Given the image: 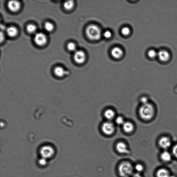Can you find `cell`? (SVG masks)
Here are the masks:
<instances>
[{
  "mask_svg": "<svg viewBox=\"0 0 177 177\" xmlns=\"http://www.w3.org/2000/svg\"><path fill=\"white\" fill-rule=\"evenodd\" d=\"M5 35L3 32H1V41L2 42L4 41L5 39Z\"/></svg>",
  "mask_w": 177,
  "mask_h": 177,
  "instance_id": "obj_32",
  "label": "cell"
},
{
  "mask_svg": "<svg viewBox=\"0 0 177 177\" xmlns=\"http://www.w3.org/2000/svg\"><path fill=\"white\" fill-rule=\"evenodd\" d=\"M114 112L112 109H108L105 111L104 115L105 118L108 120H111L115 117Z\"/></svg>",
  "mask_w": 177,
  "mask_h": 177,
  "instance_id": "obj_18",
  "label": "cell"
},
{
  "mask_svg": "<svg viewBox=\"0 0 177 177\" xmlns=\"http://www.w3.org/2000/svg\"><path fill=\"white\" fill-rule=\"evenodd\" d=\"M1 28L2 30H5L6 31V30H7V27H6V26L4 25L1 24Z\"/></svg>",
  "mask_w": 177,
  "mask_h": 177,
  "instance_id": "obj_33",
  "label": "cell"
},
{
  "mask_svg": "<svg viewBox=\"0 0 177 177\" xmlns=\"http://www.w3.org/2000/svg\"><path fill=\"white\" fill-rule=\"evenodd\" d=\"M6 32L9 36L14 37L17 35L18 30L16 27L14 26H10L7 28Z\"/></svg>",
  "mask_w": 177,
  "mask_h": 177,
  "instance_id": "obj_14",
  "label": "cell"
},
{
  "mask_svg": "<svg viewBox=\"0 0 177 177\" xmlns=\"http://www.w3.org/2000/svg\"><path fill=\"white\" fill-rule=\"evenodd\" d=\"M172 153L174 156L177 158V144L173 147L172 149Z\"/></svg>",
  "mask_w": 177,
  "mask_h": 177,
  "instance_id": "obj_30",
  "label": "cell"
},
{
  "mask_svg": "<svg viewBox=\"0 0 177 177\" xmlns=\"http://www.w3.org/2000/svg\"><path fill=\"white\" fill-rule=\"evenodd\" d=\"M121 32H122V33L123 35L127 36L129 35L130 30L129 27H125L122 29Z\"/></svg>",
  "mask_w": 177,
  "mask_h": 177,
  "instance_id": "obj_25",
  "label": "cell"
},
{
  "mask_svg": "<svg viewBox=\"0 0 177 177\" xmlns=\"http://www.w3.org/2000/svg\"><path fill=\"white\" fill-rule=\"evenodd\" d=\"M86 33L87 38L93 41H97L100 40L102 35L100 28L95 24L90 25L87 27Z\"/></svg>",
  "mask_w": 177,
  "mask_h": 177,
  "instance_id": "obj_3",
  "label": "cell"
},
{
  "mask_svg": "<svg viewBox=\"0 0 177 177\" xmlns=\"http://www.w3.org/2000/svg\"><path fill=\"white\" fill-rule=\"evenodd\" d=\"M132 177H143L141 173L136 172L133 173Z\"/></svg>",
  "mask_w": 177,
  "mask_h": 177,
  "instance_id": "obj_31",
  "label": "cell"
},
{
  "mask_svg": "<svg viewBox=\"0 0 177 177\" xmlns=\"http://www.w3.org/2000/svg\"><path fill=\"white\" fill-rule=\"evenodd\" d=\"M134 166L128 161L121 162L118 167V172L122 177H130L134 173Z\"/></svg>",
  "mask_w": 177,
  "mask_h": 177,
  "instance_id": "obj_1",
  "label": "cell"
},
{
  "mask_svg": "<svg viewBox=\"0 0 177 177\" xmlns=\"http://www.w3.org/2000/svg\"><path fill=\"white\" fill-rule=\"evenodd\" d=\"M101 129L102 132L105 134L110 135L113 134L114 132L115 127L112 123L108 121V122H105L102 124Z\"/></svg>",
  "mask_w": 177,
  "mask_h": 177,
  "instance_id": "obj_6",
  "label": "cell"
},
{
  "mask_svg": "<svg viewBox=\"0 0 177 177\" xmlns=\"http://www.w3.org/2000/svg\"><path fill=\"white\" fill-rule=\"evenodd\" d=\"M148 57L151 59L157 58L158 51L153 49H151L147 52Z\"/></svg>",
  "mask_w": 177,
  "mask_h": 177,
  "instance_id": "obj_19",
  "label": "cell"
},
{
  "mask_svg": "<svg viewBox=\"0 0 177 177\" xmlns=\"http://www.w3.org/2000/svg\"><path fill=\"white\" fill-rule=\"evenodd\" d=\"M170 177H175L174 176H170Z\"/></svg>",
  "mask_w": 177,
  "mask_h": 177,
  "instance_id": "obj_34",
  "label": "cell"
},
{
  "mask_svg": "<svg viewBox=\"0 0 177 177\" xmlns=\"http://www.w3.org/2000/svg\"><path fill=\"white\" fill-rule=\"evenodd\" d=\"M54 73L56 76L58 77H63L69 73V71L65 70L63 68L60 67H57L55 68Z\"/></svg>",
  "mask_w": 177,
  "mask_h": 177,
  "instance_id": "obj_13",
  "label": "cell"
},
{
  "mask_svg": "<svg viewBox=\"0 0 177 177\" xmlns=\"http://www.w3.org/2000/svg\"><path fill=\"white\" fill-rule=\"evenodd\" d=\"M141 101L142 105H144L148 103V99L145 97H142L141 99Z\"/></svg>",
  "mask_w": 177,
  "mask_h": 177,
  "instance_id": "obj_29",
  "label": "cell"
},
{
  "mask_svg": "<svg viewBox=\"0 0 177 177\" xmlns=\"http://www.w3.org/2000/svg\"><path fill=\"white\" fill-rule=\"evenodd\" d=\"M157 58L161 63H167L171 58L170 52L166 49H161L158 51Z\"/></svg>",
  "mask_w": 177,
  "mask_h": 177,
  "instance_id": "obj_5",
  "label": "cell"
},
{
  "mask_svg": "<svg viewBox=\"0 0 177 177\" xmlns=\"http://www.w3.org/2000/svg\"><path fill=\"white\" fill-rule=\"evenodd\" d=\"M74 60L77 63L82 64L85 63L86 55L85 53L82 50H77L75 52L73 56Z\"/></svg>",
  "mask_w": 177,
  "mask_h": 177,
  "instance_id": "obj_8",
  "label": "cell"
},
{
  "mask_svg": "<svg viewBox=\"0 0 177 177\" xmlns=\"http://www.w3.org/2000/svg\"><path fill=\"white\" fill-rule=\"evenodd\" d=\"M112 56L115 58L119 59L122 57L123 55V51L120 48L116 47L114 48L111 51Z\"/></svg>",
  "mask_w": 177,
  "mask_h": 177,
  "instance_id": "obj_12",
  "label": "cell"
},
{
  "mask_svg": "<svg viewBox=\"0 0 177 177\" xmlns=\"http://www.w3.org/2000/svg\"><path fill=\"white\" fill-rule=\"evenodd\" d=\"M116 148L118 153L121 154H127L129 151L127 145L123 142H118L116 145Z\"/></svg>",
  "mask_w": 177,
  "mask_h": 177,
  "instance_id": "obj_9",
  "label": "cell"
},
{
  "mask_svg": "<svg viewBox=\"0 0 177 177\" xmlns=\"http://www.w3.org/2000/svg\"><path fill=\"white\" fill-rule=\"evenodd\" d=\"M38 163L40 165L45 166L47 164V159L42 157L39 160Z\"/></svg>",
  "mask_w": 177,
  "mask_h": 177,
  "instance_id": "obj_27",
  "label": "cell"
},
{
  "mask_svg": "<svg viewBox=\"0 0 177 177\" xmlns=\"http://www.w3.org/2000/svg\"><path fill=\"white\" fill-rule=\"evenodd\" d=\"M170 176L168 170L164 169L158 170L157 173V177H170Z\"/></svg>",
  "mask_w": 177,
  "mask_h": 177,
  "instance_id": "obj_17",
  "label": "cell"
},
{
  "mask_svg": "<svg viewBox=\"0 0 177 177\" xmlns=\"http://www.w3.org/2000/svg\"><path fill=\"white\" fill-rule=\"evenodd\" d=\"M44 28L47 32H51L54 29V25L50 22H46L45 24Z\"/></svg>",
  "mask_w": 177,
  "mask_h": 177,
  "instance_id": "obj_23",
  "label": "cell"
},
{
  "mask_svg": "<svg viewBox=\"0 0 177 177\" xmlns=\"http://www.w3.org/2000/svg\"><path fill=\"white\" fill-rule=\"evenodd\" d=\"M40 154L42 158L47 159L53 156L55 154L54 149L50 145H45L40 149Z\"/></svg>",
  "mask_w": 177,
  "mask_h": 177,
  "instance_id": "obj_4",
  "label": "cell"
},
{
  "mask_svg": "<svg viewBox=\"0 0 177 177\" xmlns=\"http://www.w3.org/2000/svg\"><path fill=\"white\" fill-rule=\"evenodd\" d=\"M161 157L163 161H169L172 159V155L170 152L167 151H164L161 154Z\"/></svg>",
  "mask_w": 177,
  "mask_h": 177,
  "instance_id": "obj_16",
  "label": "cell"
},
{
  "mask_svg": "<svg viewBox=\"0 0 177 177\" xmlns=\"http://www.w3.org/2000/svg\"><path fill=\"white\" fill-rule=\"evenodd\" d=\"M140 116L142 119L150 120L153 118L155 114V108L153 105L148 103L142 105L139 111Z\"/></svg>",
  "mask_w": 177,
  "mask_h": 177,
  "instance_id": "obj_2",
  "label": "cell"
},
{
  "mask_svg": "<svg viewBox=\"0 0 177 177\" xmlns=\"http://www.w3.org/2000/svg\"><path fill=\"white\" fill-rule=\"evenodd\" d=\"M74 2L73 1H68L64 2L63 7L66 10L70 11L73 9L74 7Z\"/></svg>",
  "mask_w": 177,
  "mask_h": 177,
  "instance_id": "obj_20",
  "label": "cell"
},
{
  "mask_svg": "<svg viewBox=\"0 0 177 177\" xmlns=\"http://www.w3.org/2000/svg\"><path fill=\"white\" fill-rule=\"evenodd\" d=\"M103 35L104 38L109 39L111 38L112 35V34L110 31L107 30L104 32Z\"/></svg>",
  "mask_w": 177,
  "mask_h": 177,
  "instance_id": "obj_28",
  "label": "cell"
},
{
  "mask_svg": "<svg viewBox=\"0 0 177 177\" xmlns=\"http://www.w3.org/2000/svg\"><path fill=\"white\" fill-rule=\"evenodd\" d=\"M67 48L71 51L75 52L77 50V46L73 42H70L68 43Z\"/></svg>",
  "mask_w": 177,
  "mask_h": 177,
  "instance_id": "obj_24",
  "label": "cell"
},
{
  "mask_svg": "<svg viewBox=\"0 0 177 177\" xmlns=\"http://www.w3.org/2000/svg\"><path fill=\"white\" fill-rule=\"evenodd\" d=\"M123 126L124 131L126 133H129L132 132L134 129V126L133 124L130 122H125Z\"/></svg>",
  "mask_w": 177,
  "mask_h": 177,
  "instance_id": "obj_15",
  "label": "cell"
},
{
  "mask_svg": "<svg viewBox=\"0 0 177 177\" xmlns=\"http://www.w3.org/2000/svg\"><path fill=\"white\" fill-rule=\"evenodd\" d=\"M159 144L161 148L166 149L170 147L171 145V142L169 138L163 137L159 140Z\"/></svg>",
  "mask_w": 177,
  "mask_h": 177,
  "instance_id": "obj_11",
  "label": "cell"
},
{
  "mask_svg": "<svg viewBox=\"0 0 177 177\" xmlns=\"http://www.w3.org/2000/svg\"><path fill=\"white\" fill-rule=\"evenodd\" d=\"M34 41L37 45L42 46L45 45L47 43V37L44 33H36L34 37Z\"/></svg>",
  "mask_w": 177,
  "mask_h": 177,
  "instance_id": "obj_7",
  "label": "cell"
},
{
  "mask_svg": "<svg viewBox=\"0 0 177 177\" xmlns=\"http://www.w3.org/2000/svg\"><path fill=\"white\" fill-rule=\"evenodd\" d=\"M26 29L28 32L30 34H34L35 33L37 28L35 25L30 24L27 26Z\"/></svg>",
  "mask_w": 177,
  "mask_h": 177,
  "instance_id": "obj_21",
  "label": "cell"
},
{
  "mask_svg": "<svg viewBox=\"0 0 177 177\" xmlns=\"http://www.w3.org/2000/svg\"><path fill=\"white\" fill-rule=\"evenodd\" d=\"M134 169L136 172L141 173L144 170V168L142 164L138 163L136 164L134 166Z\"/></svg>",
  "mask_w": 177,
  "mask_h": 177,
  "instance_id": "obj_22",
  "label": "cell"
},
{
  "mask_svg": "<svg viewBox=\"0 0 177 177\" xmlns=\"http://www.w3.org/2000/svg\"><path fill=\"white\" fill-rule=\"evenodd\" d=\"M116 123L119 125H123L125 123V121L122 117H118L116 120Z\"/></svg>",
  "mask_w": 177,
  "mask_h": 177,
  "instance_id": "obj_26",
  "label": "cell"
},
{
  "mask_svg": "<svg viewBox=\"0 0 177 177\" xmlns=\"http://www.w3.org/2000/svg\"><path fill=\"white\" fill-rule=\"evenodd\" d=\"M21 7L20 3L16 1H11L8 3V8L11 11L16 12L20 10Z\"/></svg>",
  "mask_w": 177,
  "mask_h": 177,
  "instance_id": "obj_10",
  "label": "cell"
}]
</instances>
